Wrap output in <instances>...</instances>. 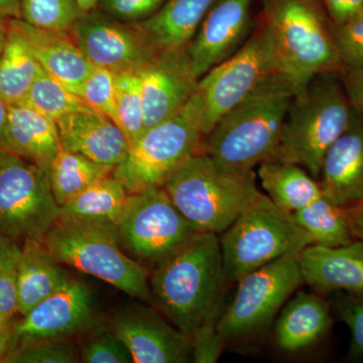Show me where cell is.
I'll use <instances>...</instances> for the list:
<instances>
[{
    "mask_svg": "<svg viewBox=\"0 0 363 363\" xmlns=\"http://www.w3.org/2000/svg\"><path fill=\"white\" fill-rule=\"evenodd\" d=\"M227 279L218 234L199 233L155 267L150 304L190 337L218 322Z\"/></svg>",
    "mask_w": 363,
    "mask_h": 363,
    "instance_id": "6da1fadb",
    "label": "cell"
},
{
    "mask_svg": "<svg viewBox=\"0 0 363 363\" xmlns=\"http://www.w3.org/2000/svg\"><path fill=\"white\" fill-rule=\"evenodd\" d=\"M296 92L285 74L272 73L222 117L205 136L202 152L222 168L238 173L272 159Z\"/></svg>",
    "mask_w": 363,
    "mask_h": 363,
    "instance_id": "7a4b0ae2",
    "label": "cell"
},
{
    "mask_svg": "<svg viewBox=\"0 0 363 363\" xmlns=\"http://www.w3.org/2000/svg\"><path fill=\"white\" fill-rule=\"evenodd\" d=\"M260 23L271 43L279 73L304 88L320 74L344 68L321 0H262Z\"/></svg>",
    "mask_w": 363,
    "mask_h": 363,
    "instance_id": "3957f363",
    "label": "cell"
},
{
    "mask_svg": "<svg viewBox=\"0 0 363 363\" xmlns=\"http://www.w3.org/2000/svg\"><path fill=\"white\" fill-rule=\"evenodd\" d=\"M354 116L342 80L335 73L317 75L296 92L271 160L297 164L318 180L327 150Z\"/></svg>",
    "mask_w": 363,
    "mask_h": 363,
    "instance_id": "277c9868",
    "label": "cell"
},
{
    "mask_svg": "<svg viewBox=\"0 0 363 363\" xmlns=\"http://www.w3.org/2000/svg\"><path fill=\"white\" fill-rule=\"evenodd\" d=\"M164 189L198 231L216 234L224 233L262 194L255 172L223 169L203 152L190 157Z\"/></svg>",
    "mask_w": 363,
    "mask_h": 363,
    "instance_id": "5b68a950",
    "label": "cell"
},
{
    "mask_svg": "<svg viewBox=\"0 0 363 363\" xmlns=\"http://www.w3.org/2000/svg\"><path fill=\"white\" fill-rule=\"evenodd\" d=\"M44 242L60 264L106 281L142 302H152L149 269L123 250L113 224L60 216Z\"/></svg>",
    "mask_w": 363,
    "mask_h": 363,
    "instance_id": "8992f818",
    "label": "cell"
},
{
    "mask_svg": "<svg viewBox=\"0 0 363 363\" xmlns=\"http://www.w3.org/2000/svg\"><path fill=\"white\" fill-rule=\"evenodd\" d=\"M204 138L202 100L197 91L180 112L145 128L113 175L128 194L164 187L190 157L202 152Z\"/></svg>",
    "mask_w": 363,
    "mask_h": 363,
    "instance_id": "52a82bcc",
    "label": "cell"
},
{
    "mask_svg": "<svg viewBox=\"0 0 363 363\" xmlns=\"http://www.w3.org/2000/svg\"><path fill=\"white\" fill-rule=\"evenodd\" d=\"M220 247L229 281H238L288 255H300L312 240L293 215L262 194L222 233Z\"/></svg>",
    "mask_w": 363,
    "mask_h": 363,
    "instance_id": "ba28073f",
    "label": "cell"
},
{
    "mask_svg": "<svg viewBox=\"0 0 363 363\" xmlns=\"http://www.w3.org/2000/svg\"><path fill=\"white\" fill-rule=\"evenodd\" d=\"M59 217L49 174L23 157L0 150V238L44 241Z\"/></svg>",
    "mask_w": 363,
    "mask_h": 363,
    "instance_id": "9c48e42d",
    "label": "cell"
},
{
    "mask_svg": "<svg viewBox=\"0 0 363 363\" xmlns=\"http://www.w3.org/2000/svg\"><path fill=\"white\" fill-rule=\"evenodd\" d=\"M116 226L123 250L154 267L200 233L179 211L164 187L128 194Z\"/></svg>",
    "mask_w": 363,
    "mask_h": 363,
    "instance_id": "30bf717a",
    "label": "cell"
},
{
    "mask_svg": "<svg viewBox=\"0 0 363 363\" xmlns=\"http://www.w3.org/2000/svg\"><path fill=\"white\" fill-rule=\"evenodd\" d=\"M298 255H288L248 272L238 281L233 302L216 328L225 343L250 337L271 323L288 298L303 283Z\"/></svg>",
    "mask_w": 363,
    "mask_h": 363,
    "instance_id": "8fae6325",
    "label": "cell"
},
{
    "mask_svg": "<svg viewBox=\"0 0 363 363\" xmlns=\"http://www.w3.org/2000/svg\"><path fill=\"white\" fill-rule=\"evenodd\" d=\"M276 72L279 71L271 43L260 23L233 56L200 78L198 93L202 100L204 136L227 112Z\"/></svg>",
    "mask_w": 363,
    "mask_h": 363,
    "instance_id": "7c38bea8",
    "label": "cell"
},
{
    "mask_svg": "<svg viewBox=\"0 0 363 363\" xmlns=\"http://www.w3.org/2000/svg\"><path fill=\"white\" fill-rule=\"evenodd\" d=\"M96 322L89 286L71 277L57 292L14 322L13 350L30 344L72 340L94 329Z\"/></svg>",
    "mask_w": 363,
    "mask_h": 363,
    "instance_id": "4fadbf2b",
    "label": "cell"
},
{
    "mask_svg": "<svg viewBox=\"0 0 363 363\" xmlns=\"http://www.w3.org/2000/svg\"><path fill=\"white\" fill-rule=\"evenodd\" d=\"M71 35L93 65L114 74L138 72L155 55L131 23L99 7L83 13Z\"/></svg>",
    "mask_w": 363,
    "mask_h": 363,
    "instance_id": "5bb4252c",
    "label": "cell"
},
{
    "mask_svg": "<svg viewBox=\"0 0 363 363\" xmlns=\"http://www.w3.org/2000/svg\"><path fill=\"white\" fill-rule=\"evenodd\" d=\"M138 73L145 128L180 112L194 96L199 85L188 45L155 54Z\"/></svg>",
    "mask_w": 363,
    "mask_h": 363,
    "instance_id": "9a60e30c",
    "label": "cell"
},
{
    "mask_svg": "<svg viewBox=\"0 0 363 363\" xmlns=\"http://www.w3.org/2000/svg\"><path fill=\"white\" fill-rule=\"evenodd\" d=\"M111 330L130 350L135 363H184L192 357L191 338L152 308L138 305L123 310L114 317Z\"/></svg>",
    "mask_w": 363,
    "mask_h": 363,
    "instance_id": "2e32d148",
    "label": "cell"
},
{
    "mask_svg": "<svg viewBox=\"0 0 363 363\" xmlns=\"http://www.w3.org/2000/svg\"><path fill=\"white\" fill-rule=\"evenodd\" d=\"M253 0H216L188 45L197 77L233 56L252 25Z\"/></svg>",
    "mask_w": 363,
    "mask_h": 363,
    "instance_id": "e0dca14e",
    "label": "cell"
},
{
    "mask_svg": "<svg viewBox=\"0 0 363 363\" xmlns=\"http://www.w3.org/2000/svg\"><path fill=\"white\" fill-rule=\"evenodd\" d=\"M56 123L62 149L114 168L128 155L130 145L123 131L92 107L64 114Z\"/></svg>",
    "mask_w": 363,
    "mask_h": 363,
    "instance_id": "ac0fdd59",
    "label": "cell"
},
{
    "mask_svg": "<svg viewBox=\"0 0 363 363\" xmlns=\"http://www.w3.org/2000/svg\"><path fill=\"white\" fill-rule=\"evenodd\" d=\"M322 195L339 207L363 202V121L354 118L327 150L319 178Z\"/></svg>",
    "mask_w": 363,
    "mask_h": 363,
    "instance_id": "d6986e66",
    "label": "cell"
},
{
    "mask_svg": "<svg viewBox=\"0 0 363 363\" xmlns=\"http://www.w3.org/2000/svg\"><path fill=\"white\" fill-rule=\"evenodd\" d=\"M303 281L318 292L363 295V240L341 247L311 245L298 255Z\"/></svg>",
    "mask_w": 363,
    "mask_h": 363,
    "instance_id": "ffe728a7",
    "label": "cell"
},
{
    "mask_svg": "<svg viewBox=\"0 0 363 363\" xmlns=\"http://www.w3.org/2000/svg\"><path fill=\"white\" fill-rule=\"evenodd\" d=\"M30 45L40 67L71 92L80 97L86 79L94 65L80 49L71 33L52 32L35 28L21 21L11 18Z\"/></svg>",
    "mask_w": 363,
    "mask_h": 363,
    "instance_id": "44dd1931",
    "label": "cell"
},
{
    "mask_svg": "<svg viewBox=\"0 0 363 363\" xmlns=\"http://www.w3.org/2000/svg\"><path fill=\"white\" fill-rule=\"evenodd\" d=\"M62 149L56 121L26 104L9 105L2 150L23 157L49 174Z\"/></svg>",
    "mask_w": 363,
    "mask_h": 363,
    "instance_id": "7402d4cb",
    "label": "cell"
},
{
    "mask_svg": "<svg viewBox=\"0 0 363 363\" xmlns=\"http://www.w3.org/2000/svg\"><path fill=\"white\" fill-rule=\"evenodd\" d=\"M216 0H167L147 20L131 23L154 54L190 44Z\"/></svg>",
    "mask_w": 363,
    "mask_h": 363,
    "instance_id": "603a6c76",
    "label": "cell"
},
{
    "mask_svg": "<svg viewBox=\"0 0 363 363\" xmlns=\"http://www.w3.org/2000/svg\"><path fill=\"white\" fill-rule=\"evenodd\" d=\"M331 324L328 303L315 294L300 292L279 315L274 326V340L281 350L298 352L321 340Z\"/></svg>",
    "mask_w": 363,
    "mask_h": 363,
    "instance_id": "cb8c5ba5",
    "label": "cell"
},
{
    "mask_svg": "<svg viewBox=\"0 0 363 363\" xmlns=\"http://www.w3.org/2000/svg\"><path fill=\"white\" fill-rule=\"evenodd\" d=\"M16 277L21 316L57 292L71 278L63 264L52 257L44 241L30 238L21 245Z\"/></svg>",
    "mask_w": 363,
    "mask_h": 363,
    "instance_id": "d4e9b609",
    "label": "cell"
},
{
    "mask_svg": "<svg viewBox=\"0 0 363 363\" xmlns=\"http://www.w3.org/2000/svg\"><path fill=\"white\" fill-rule=\"evenodd\" d=\"M267 197L288 213H294L321 197L319 182L307 169L293 162L267 160L257 169Z\"/></svg>",
    "mask_w": 363,
    "mask_h": 363,
    "instance_id": "484cf974",
    "label": "cell"
},
{
    "mask_svg": "<svg viewBox=\"0 0 363 363\" xmlns=\"http://www.w3.org/2000/svg\"><path fill=\"white\" fill-rule=\"evenodd\" d=\"M42 71L26 38L11 18L9 38L0 57V97L7 105L23 104Z\"/></svg>",
    "mask_w": 363,
    "mask_h": 363,
    "instance_id": "4316f807",
    "label": "cell"
},
{
    "mask_svg": "<svg viewBox=\"0 0 363 363\" xmlns=\"http://www.w3.org/2000/svg\"><path fill=\"white\" fill-rule=\"evenodd\" d=\"M128 198V190L112 173L60 207V216L116 225Z\"/></svg>",
    "mask_w": 363,
    "mask_h": 363,
    "instance_id": "83f0119b",
    "label": "cell"
},
{
    "mask_svg": "<svg viewBox=\"0 0 363 363\" xmlns=\"http://www.w3.org/2000/svg\"><path fill=\"white\" fill-rule=\"evenodd\" d=\"M114 167L99 164L78 152L60 150L49 169L52 194L63 206L95 182L113 173Z\"/></svg>",
    "mask_w": 363,
    "mask_h": 363,
    "instance_id": "f1b7e54d",
    "label": "cell"
},
{
    "mask_svg": "<svg viewBox=\"0 0 363 363\" xmlns=\"http://www.w3.org/2000/svg\"><path fill=\"white\" fill-rule=\"evenodd\" d=\"M292 215L310 236L313 245L335 247L355 240L350 231L345 208L333 204L323 195Z\"/></svg>",
    "mask_w": 363,
    "mask_h": 363,
    "instance_id": "f546056e",
    "label": "cell"
},
{
    "mask_svg": "<svg viewBox=\"0 0 363 363\" xmlns=\"http://www.w3.org/2000/svg\"><path fill=\"white\" fill-rule=\"evenodd\" d=\"M116 104L117 125L130 145L145 130L140 79L138 72L116 74Z\"/></svg>",
    "mask_w": 363,
    "mask_h": 363,
    "instance_id": "4dcf8cb0",
    "label": "cell"
},
{
    "mask_svg": "<svg viewBox=\"0 0 363 363\" xmlns=\"http://www.w3.org/2000/svg\"><path fill=\"white\" fill-rule=\"evenodd\" d=\"M23 104L55 121L64 114L89 107L82 98L71 92L44 69L33 83Z\"/></svg>",
    "mask_w": 363,
    "mask_h": 363,
    "instance_id": "1f68e13d",
    "label": "cell"
},
{
    "mask_svg": "<svg viewBox=\"0 0 363 363\" xmlns=\"http://www.w3.org/2000/svg\"><path fill=\"white\" fill-rule=\"evenodd\" d=\"M82 14L76 0H21V20L43 30L71 33Z\"/></svg>",
    "mask_w": 363,
    "mask_h": 363,
    "instance_id": "d6a6232c",
    "label": "cell"
},
{
    "mask_svg": "<svg viewBox=\"0 0 363 363\" xmlns=\"http://www.w3.org/2000/svg\"><path fill=\"white\" fill-rule=\"evenodd\" d=\"M80 362V351L72 340L30 344L14 348L6 363H75Z\"/></svg>",
    "mask_w": 363,
    "mask_h": 363,
    "instance_id": "836d02e7",
    "label": "cell"
},
{
    "mask_svg": "<svg viewBox=\"0 0 363 363\" xmlns=\"http://www.w3.org/2000/svg\"><path fill=\"white\" fill-rule=\"evenodd\" d=\"M116 75L106 69L94 67L86 79L80 97L93 109L108 116L117 124Z\"/></svg>",
    "mask_w": 363,
    "mask_h": 363,
    "instance_id": "e575fe53",
    "label": "cell"
},
{
    "mask_svg": "<svg viewBox=\"0 0 363 363\" xmlns=\"http://www.w3.org/2000/svg\"><path fill=\"white\" fill-rule=\"evenodd\" d=\"M333 35L344 70L363 69V9L342 25L333 26Z\"/></svg>",
    "mask_w": 363,
    "mask_h": 363,
    "instance_id": "d590c367",
    "label": "cell"
},
{
    "mask_svg": "<svg viewBox=\"0 0 363 363\" xmlns=\"http://www.w3.org/2000/svg\"><path fill=\"white\" fill-rule=\"evenodd\" d=\"M80 362L84 363H133V355L113 331H100L81 347Z\"/></svg>",
    "mask_w": 363,
    "mask_h": 363,
    "instance_id": "8d00e7d4",
    "label": "cell"
},
{
    "mask_svg": "<svg viewBox=\"0 0 363 363\" xmlns=\"http://www.w3.org/2000/svg\"><path fill=\"white\" fill-rule=\"evenodd\" d=\"M21 247L14 245L0 267V327H13L18 314V277L16 264Z\"/></svg>",
    "mask_w": 363,
    "mask_h": 363,
    "instance_id": "74e56055",
    "label": "cell"
},
{
    "mask_svg": "<svg viewBox=\"0 0 363 363\" xmlns=\"http://www.w3.org/2000/svg\"><path fill=\"white\" fill-rule=\"evenodd\" d=\"M339 319L350 327L351 340L348 357L363 360V295L343 296L336 302Z\"/></svg>",
    "mask_w": 363,
    "mask_h": 363,
    "instance_id": "f35d334b",
    "label": "cell"
},
{
    "mask_svg": "<svg viewBox=\"0 0 363 363\" xmlns=\"http://www.w3.org/2000/svg\"><path fill=\"white\" fill-rule=\"evenodd\" d=\"M167 0H101L99 7L104 13L123 23H140L156 13Z\"/></svg>",
    "mask_w": 363,
    "mask_h": 363,
    "instance_id": "ab89813d",
    "label": "cell"
},
{
    "mask_svg": "<svg viewBox=\"0 0 363 363\" xmlns=\"http://www.w3.org/2000/svg\"><path fill=\"white\" fill-rule=\"evenodd\" d=\"M216 325L203 326L190 336L193 362L214 363L220 357L226 343L217 331Z\"/></svg>",
    "mask_w": 363,
    "mask_h": 363,
    "instance_id": "60d3db41",
    "label": "cell"
},
{
    "mask_svg": "<svg viewBox=\"0 0 363 363\" xmlns=\"http://www.w3.org/2000/svg\"><path fill=\"white\" fill-rule=\"evenodd\" d=\"M332 26L342 25L363 9V0H321Z\"/></svg>",
    "mask_w": 363,
    "mask_h": 363,
    "instance_id": "b9f144b4",
    "label": "cell"
},
{
    "mask_svg": "<svg viewBox=\"0 0 363 363\" xmlns=\"http://www.w3.org/2000/svg\"><path fill=\"white\" fill-rule=\"evenodd\" d=\"M341 75L351 105L363 121V69L344 70Z\"/></svg>",
    "mask_w": 363,
    "mask_h": 363,
    "instance_id": "7bdbcfd3",
    "label": "cell"
},
{
    "mask_svg": "<svg viewBox=\"0 0 363 363\" xmlns=\"http://www.w3.org/2000/svg\"><path fill=\"white\" fill-rule=\"evenodd\" d=\"M345 212L353 238L363 240V202L345 208Z\"/></svg>",
    "mask_w": 363,
    "mask_h": 363,
    "instance_id": "ee69618b",
    "label": "cell"
},
{
    "mask_svg": "<svg viewBox=\"0 0 363 363\" xmlns=\"http://www.w3.org/2000/svg\"><path fill=\"white\" fill-rule=\"evenodd\" d=\"M13 350V332L11 327H0V362H4L9 352Z\"/></svg>",
    "mask_w": 363,
    "mask_h": 363,
    "instance_id": "f6af8a7d",
    "label": "cell"
},
{
    "mask_svg": "<svg viewBox=\"0 0 363 363\" xmlns=\"http://www.w3.org/2000/svg\"><path fill=\"white\" fill-rule=\"evenodd\" d=\"M0 16L21 18V0H0Z\"/></svg>",
    "mask_w": 363,
    "mask_h": 363,
    "instance_id": "bcb514c9",
    "label": "cell"
},
{
    "mask_svg": "<svg viewBox=\"0 0 363 363\" xmlns=\"http://www.w3.org/2000/svg\"><path fill=\"white\" fill-rule=\"evenodd\" d=\"M9 21H11V18L0 16V57H1L6 45L7 38H9Z\"/></svg>",
    "mask_w": 363,
    "mask_h": 363,
    "instance_id": "7dc6e473",
    "label": "cell"
},
{
    "mask_svg": "<svg viewBox=\"0 0 363 363\" xmlns=\"http://www.w3.org/2000/svg\"><path fill=\"white\" fill-rule=\"evenodd\" d=\"M7 113H9V105L0 97V150H2V135L6 126Z\"/></svg>",
    "mask_w": 363,
    "mask_h": 363,
    "instance_id": "c3c4849f",
    "label": "cell"
},
{
    "mask_svg": "<svg viewBox=\"0 0 363 363\" xmlns=\"http://www.w3.org/2000/svg\"><path fill=\"white\" fill-rule=\"evenodd\" d=\"M16 245H18V242L0 238V267L2 266L7 255H9V253L11 252V250H13Z\"/></svg>",
    "mask_w": 363,
    "mask_h": 363,
    "instance_id": "681fc988",
    "label": "cell"
},
{
    "mask_svg": "<svg viewBox=\"0 0 363 363\" xmlns=\"http://www.w3.org/2000/svg\"><path fill=\"white\" fill-rule=\"evenodd\" d=\"M82 13H87L99 6L101 0H76Z\"/></svg>",
    "mask_w": 363,
    "mask_h": 363,
    "instance_id": "f907efd6",
    "label": "cell"
}]
</instances>
